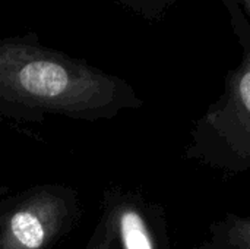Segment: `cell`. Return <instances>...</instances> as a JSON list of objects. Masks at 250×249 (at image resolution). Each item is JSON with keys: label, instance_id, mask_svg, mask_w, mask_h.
I'll return each instance as SVG.
<instances>
[{"label": "cell", "instance_id": "obj_2", "mask_svg": "<svg viewBox=\"0 0 250 249\" xmlns=\"http://www.w3.org/2000/svg\"><path fill=\"white\" fill-rule=\"evenodd\" d=\"M223 4L242 59L226 73L221 95L195 120L185 158L239 175L250 170V21L239 0H223Z\"/></svg>", "mask_w": 250, "mask_h": 249}, {"label": "cell", "instance_id": "obj_8", "mask_svg": "<svg viewBox=\"0 0 250 249\" xmlns=\"http://www.w3.org/2000/svg\"><path fill=\"white\" fill-rule=\"evenodd\" d=\"M239 3H240V6L243 7V10H245L246 16L249 18V21H250V0H239Z\"/></svg>", "mask_w": 250, "mask_h": 249}, {"label": "cell", "instance_id": "obj_1", "mask_svg": "<svg viewBox=\"0 0 250 249\" xmlns=\"http://www.w3.org/2000/svg\"><path fill=\"white\" fill-rule=\"evenodd\" d=\"M142 106L127 81L42 45L35 32L0 37V114L9 119L64 116L97 122Z\"/></svg>", "mask_w": 250, "mask_h": 249}, {"label": "cell", "instance_id": "obj_7", "mask_svg": "<svg viewBox=\"0 0 250 249\" xmlns=\"http://www.w3.org/2000/svg\"><path fill=\"white\" fill-rule=\"evenodd\" d=\"M83 249H117V238L113 222L104 210H101V217Z\"/></svg>", "mask_w": 250, "mask_h": 249}, {"label": "cell", "instance_id": "obj_5", "mask_svg": "<svg viewBox=\"0 0 250 249\" xmlns=\"http://www.w3.org/2000/svg\"><path fill=\"white\" fill-rule=\"evenodd\" d=\"M193 249H250V216L227 213L209 226V238Z\"/></svg>", "mask_w": 250, "mask_h": 249}, {"label": "cell", "instance_id": "obj_6", "mask_svg": "<svg viewBox=\"0 0 250 249\" xmlns=\"http://www.w3.org/2000/svg\"><path fill=\"white\" fill-rule=\"evenodd\" d=\"M148 22L161 21L177 0H114Z\"/></svg>", "mask_w": 250, "mask_h": 249}, {"label": "cell", "instance_id": "obj_4", "mask_svg": "<svg viewBox=\"0 0 250 249\" xmlns=\"http://www.w3.org/2000/svg\"><path fill=\"white\" fill-rule=\"evenodd\" d=\"M101 210L113 222L117 249H171L164 205L142 191L110 188L104 192Z\"/></svg>", "mask_w": 250, "mask_h": 249}, {"label": "cell", "instance_id": "obj_3", "mask_svg": "<svg viewBox=\"0 0 250 249\" xmlns=\"http://www.w3.org/2000/svg\"><path fill=\"white\" fill-rule=\"evenodd\" d=\"M79 216V198L72 188H32L0 207V249H48Z\"/></svg>", "mask_w": 250, "mask_h": 249}]
</instances>
